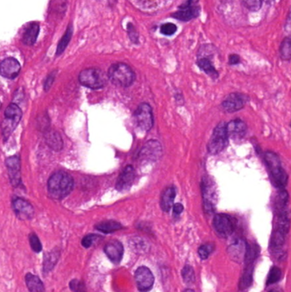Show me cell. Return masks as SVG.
Returning a JSON list of instances; mask_svg holds the SVG:
<instances>
[{
    "label": "cell",
    "instance_id": "1",
    "mask_svg": "<svg viewBox=\"0 0 291 292\" xmlns=\"http://www.w3.org/2000/svg\"><path fill=\"white\" fill-rule=\"evenodd\" d=\"M74 188V180L72 176L59 171L53 173L48 181V192L53 199L61 200L66 198Z\"/></svg>",
    "mask_w": 291,
    "mask_h": 292
},
{
    "label": "cell",
    "instance_id": "2",
    "mask_svg": "<svg viewBox=\"0 0 291 292\" xmlns=\"http://www.w3.org/2000/svg\"><path fill=\"white\" fill-rule=\"evenodd\" d=\"M277 220L275 224L274 230L271 238V248L275 252L280 251L285 242L286 235L289 228V219L286 208L276 209Z\"/></svg>",
    "mask_w": 291,
    "mask_h": 292
},
{
    "label": "cell",
    "instance_id": "3",
    "mask_svg": "<svg viewBox=\"0 0 291 292\" xmlns=\"http://www.w3.org/2000/svg\"><path fill=\"white\" fill-rule=\"evenodd\" d=\"M264 159L266 167L269 170L272 184L277 188L285 187L288 181V176L282 167L278 156L273 152L267 151L264 155Z\"/></svg>",
    "mask_w": 291,
    "mask_h": 292
},
{
    "label": "cell",
    "instance_id": "4",
    "mask_svg": "<svg viewBox=\"0 0 291 292\" xmlns=\"http://www.w3.org/2000/svg\"><path fill=\"white\" fill-rule=\"evenodd\" d=\"M108 77L112 83L122 87H128L133 83L135 75L128 65L118 63L108 69Z\"/></svg>",
    "mask_w": 291,
    "mask_h": 292
},
{
    "label": "cell",
    "instance_id": "5",
    "mask_svg": "<svg viewBox=\"0 0 291 292\" xmlns=\"http://www.w3.org/2000/svg\"><path fill=\"white\" fill-rule=\"evenodd\" d=\"M107 75L98 69H86L81 71L79 80L81 85L91 89L103 88L107 83Z\"/></svg>",
    "mask_w": 291,
    "mask_h": 292
},
{
    "label": "cell",
    "instance_id": "6",
    "mask_svg": "<svg viewBox=\"0 0 291 292\" xmlns=\"http://www.w3.org/2000/svg\"><path fill=\"white\" fill-rule=\"evenodd\" d=\"M228 134L226 123H220L214 128L208 145V150L212 155H216L225 150L228 145Z\"/></svg>",
    "mask_w": 291,
    "mask_h": 292
},
{
    "label": "cell",
    "instance_id": "7",
    "mask_svg": "<svg viewBox=\"0 0 291 292\" xmlns=\"http://www.w3.org/2000/svg\"><path fill=\"white\" fill-rule=\"evenodd\" d=\"M203 209L208 214H213L217 203V189L210 177H204L202 181Z\"/></svg>",
    "mask_w": 291,
    "mask_h": 292
},
{
    "label": "cell",
    "instance_id": "8",
    "mask_svg": "<svg viewBox=\"0 0 291 292\" xmlns=\"http://www.w3.org/2000/svg\"><path fill=\"white\" fill-rule=\"evenodd\" d=\"M22 110L20 109L19 106L15 103H11V105L7 107L5 112V119L1 124L5 139L9 138L11 133L14 131L15 128H17V126L22 119Z\"/></svg>",
    "mask_w": 291,
    "mask_h": 292
},
{
    "label": "cell",
    "instance_id": "9",
    "mask_svg": "<svg viewBox=\"0 0 291 292\" xmlns=\"http://www.w3.org/2000/svg\"><path fill=\"white\" fill-rule=\"evenodd\" d=\"M137 125L143 131H150L154 125V116L151 107L148 103H141L134 113Z\"/></svg>",
    "mask_w": 291,
    "mask_h": 292
},
{
    "label": "cell",
    "instance_id": "10",
    "mask_svg": "<svg viewBox=\"0 0 291 292\" xmlns=\"http://www.w3.org/2000/svg\"><path fill=\"white\" fill-rule=\"evenodd\" d=\"M213 225L219 236L227 238L235 230L236 220L229 214H219L214 216Z\"/></svg>",
    "mask_w": 291,
    "mask_h": 292
},
{
    "label": "cell",
    "instance_id": "11",
    "mask_svg": "<svg viewBox=\"0 0 291 292\" xmlns=\"http://www.w3.org/2000/svg\"><path fill=\"white\" fill-rule=\"evenodd\" d=\"M137 286L140 292H147L152 289L155 278L148 267H139L135 272Z\"/></svg>",
    "mask_w": 291,
    "mask_h": 292
},
{
    "label": "cell",
    "instance_id": "12",
    "mask_svg": "<svg viewBox=\"0 0 291 292\" xmlns=\"http://www.w3.org/2000/svg\"><path fill=\"white\" fill-rule=\"evenodd\" d=\"M161 145L156 140H150L146 143L139 152V157L142 161H157L161 156Z\"/></svg>",
    "mask_w": 291,
    "mask_h": 292
},
{
    "label": "cell",
    "instance_id": "13",
    "mask_svg": "<svg viewBox=\"0 0 291 292\" xmlns=\"http://www.w3.org/2000/svg\"><path fill=\"white\" fill-rule=\"evenodd\" d=\"M247 99L244 95L240 93H231L225 97L221 103V108L224 111L228 113L239 111L243 109Z\"/></svg>",
    "mask_w": 291,
    "mask_h": 292
},
{
    "label": "cell",
    "instance_id": "14",
    "mask_svg": "<svg viewBox=\"0 0 291 292\" xmlns=\"http://www.w3.org/2000/svg\"><path fill=\"white\" fill-rule=\"evenodd\" d=\"M13 209L20 220H30L34 214V210L31 203L23 198H15L13 201Z\"/></svg>",
    "mask_w": 291,
    "mask_h": 292
},
{
    "label": "cell",
    "instance_id": "15",
    "mask_svg": "<svg viewBox=\"0 0 291 292\" xmlns=\"http://www.w3.org/2000/svg\"><path fill=\"white\" fill-rule=\"evenodd\" d=\"M21 65L17 59L13 57L6 59L0 64V75L7 79H15L19 75Z\"/></svg>",
    "mask_w": 291,
    "mask_h": 292
},
{
    "label": "cell",
    "instance_id": "16",
    "mask_svg": "<svg viewBox=\"0 0 291 292\" xmlns=\"http://www.w3.org/2000/svg\"><path fill=\"white\" fill-rule=\"evenodd\" d=\"M246 251H247V243L242 239L237 240L235 242H233L228 247L227 250L228 255L231 260L239 263L244 262Z\"/></svg>",
    "mask_w": 291,
    "mask_h": 292
},
{
    "label": "cell",
    "instance_id": "17",
    "mask_svg": "<svg viewBox=\"0 0 291 292\" xmlns=\"http://www.w3.org/2000/svg\"><path fill=\"white\" fill-rule=\"evenodd\" d=\"M104 252L108 259L114 264H118L122 261L124 248L122 243L117 240H112L105 245Z\"/></svg>",
    "mask_w": 291,
    "mask_h": 292
},
{
    "label": "cell",
    "instance_id": "18",
    "mask_svg": "<svg viewBox=\"0 0 291 292\" xmlns=\"http://www.w3.org/2000/svg\"><path fill=\"white\" fill-rule=\"evenodd\" d=\"M6 167L8 169L11 184L14 187H17L21 182V163L19 157L17 156L9 157L6 160Z\"/></svg>",
    "mask_w": 291,
    "mask_h": 292
},
{
    "label": "cell",
    "instance_id": "19",
    "mask_svg": "<svg viewBox=\"0 0 291 292\" xmlns=\"http://www.w3.org/2000/svg\"><path fill=\"white\" fill-rule=\"evenodd\" d=\"M135 179V170L133 166H127L120 174L119 178L117 180V189L120 192H123L126 190L129 189L133 181Z\"/></svg>",
    "mask_w": 291,
    "mask_h": 292
},
{
    "label": "cell",
    "instance_id": "20",
    "mask_svg": "<svg viewBox=\"0 0 291 292\" xmlns=\"http://www.w3.org/2000/svg\"><path fill=\"white\" fill-rule=\"evenodd\" d=\"M226 131L228 138L234 140L240 139L245 136L247 132V126L240 119H236L226 124Z\"/></svg>",
    "mask_w": 291,
    "mask_h": 292
},
{
    "label": "cell",
    "instance_id": "21",
    "mask_svg": "<svg viewBox=\"0 0 291 292\" xmlns=\"http://www.w3.org/2000/svg\"><path fill=\"white\" fill-rule=\"evenodd\" d=\"M175 197L176 189L174 187H166V189L164 190L161 198V208L163 211H169L173 204Z\"/></svg>",
    "mask_w": 291,
    "mask_h": 292
},
{
    "label": "cell",
    "instance_id": "22",
    "mask_svg": "<svg viewBox=\"0 0 291 292\" xmlns=\"http://www.w3.org/2000/svg\"><path fill=\"white\" fill-rule=\"evenodd\" d=\"M39 26L38 23H33L29 25L22 37V42L26 45H33L35 44L39 36Z\"/></svg>",
    "mask_w": 291,
    "mask_h": 292
},
{
    "label": "cell",
    "instance_id": "23",
    "mask_svg": "<svg viewBox=\"0 0 291 292\" xmlns=\"http://www.w3.org/2000/svg\"><path fill=\"white\" fill-rule=\"evenodd\" d=\"M26 284L30 292H44V284L42 283L40 278L32 273H28L26 275Z\"/></svg>",
    "mask_w": 291,
    "mask_h": 292
},
{
    "label": "cell",
    "instance_id": "24",
    "mask_svg": "<svg viewBox=\"0 0 291 292\" xmlns=\"http://www.w3.org/2000/svg\"><path fill=\"white\" fill-rule=\"evenodd\" d=\"M95 227L103 233H112L122 229V224L114 220H106V221L98 223Z\"/></svg>",
    "mask_w": 291,
    "mask_h": 292
},
{
    "label": "cell",
    "instance_id": "25",
    "mask_svg": "<svg viewBox=\"0 0 291 292\" xmlns=\"http://www.w3.org/2000/svg\"><path fill=\"white\" fill-rule=\"evenodd\" d=\"M253 272H254L253 265H247L239 281V289H247L251 285L253 282Z\"/></svg>",
    "mask_w": 291,
    "mask_h": 292
},
{
    "label": "cell",
    "instance_id": "26",
    "mask_svg": "<svg viewBox=\"0 0 291 292\" xmlns=\"http://www.w3.org/2000/svg\"><path fill=\"white\" fill-rule=\"evenodd\" d=\"M199 12V9L197 7H192L188 9H181V11L176 12L172 15V17L181 20V21H189V20L197 17Z\"/></svg>",
    "mask_w": 291,
    "mask_h": 292
},
{
    "label": "cell",
    "instance_id": "27",
    "mask_svg": "<svg viewBox=\"0 0 291 292\" xmlns=\"http://www.w3.org/2000/svg\"><path fill=\"white\" fill-rule=\"evenodd\" d=\"M197 64L207 75H209L212 78L216 79L218 77L217 70L214 69V65L208 59L202 57V59H198Z\"/></svg>",
    "mask_w": 291,
    "mask_h": 292
},
{
    "label": "cell",
    "instance_id": "28",
    "mask_svg": "<svg viewBox=\"0 0 291 292\" xmlns=\"http://www.w3.org/2000/svg\"><path fill=\"white\" fill-rule=\"evenodd\" d=\"M259 252H260V249H259L258 245H255V244H252V245H248L247 244V251H246L245 257H244V262H245L246 266L253 265L255 259L258 257Z\"/></svg>",
    "mask_w": 291,
    "mask_h": 292
},
{
    "label": "cell",
    "instance_id": "29",
    "mask_svg": "<svg viewBox=\"0 0 291 292\" xmlns=\"http://www.w3.org/2000/svg\"><path fill=\"white\" fill-rule=\"evenodd\" d=\"M73 28L72 26H69V28L67 29L66 33L64 34V37L62 38L61 40L59 42V45H57V49H56V56H59L61 53L64 52V50L66 49L67 46L70 43V39L72 38Z\"/></svg>",
    "mask_w": 291,
    "mask_h": 292
},
{
    "label": "cell",
    "instance_id": "30",
    "mask_svg": "<svg viewBox=\"0 0 291 292\" xmlns=\"http://www.w3.org/2000/svg\"><path fill=\"white\" fill-rule=\"evenodd\" d=\"M59 258V252H51V253L48 254V256H45L44 261V272H48V271L52 269L55 263L57 262Z\"/></svg>",
    "mask_w": 291,
    "mask_h": 292
},
{
    "label": "cell",
    "instance_id": "31",
    "mask_svg": "<svg viewBox=\"0 0 291 292\" xmlns=\"http://www.w3.org/2000/svg\"><path fill=\"white\" fill-rule=\"evenodd\" d=\"M46 139H47L46 142H47L48 145H50V147L53 148L55 150H61L62 146H63V141H62L61 138L59 134L53 132L52 134H48Z\"/></svg>",
    "mask_w": 291,
    "mask_h": 292
},
{
    "label": "cell",
    "instance_id": "32",
    "mask_svg": "<svg viewBox=\"0 0 291 292\" xmlns=\"http://www.w3.org/2000/svg\"><path fill=\"white\" fill-rule=\"evenodd\" d=\"M182 277L186 284H192L195 282V272L192 266L186 265L182 269Z\"/></svg>",
    "mask_w": 291,
    "mask_h": 292
},
{
    "label": "cell",
    "instance_id": "33",
    "mask_svg": "<svg viewBox=\"0 0 291 292\" xmlns=\"http://www.w3.org/2000/svg\"><path fill=\"white\" fill-rule=\"evenodd\" d=\"M281 277H282L281 270L277 267H272L271 271H270L269 275L267 277L266 285H270V284L277 283V282L280 280Z\"/></svg>",
    "mask_w": 291,
    "mask_h": 292
},
{
    "label": "cell",
    "instance_id": "34",
    "mask_svg": "<svg viewBox=\"0 0 291 292\" xmlns=\"http://www.w3.org/2000/svg\"><path fill=\"white\" fill-rule=\"evenodd\" d=\"M281 56L284 60L290 59V40L289 38H286L283 41L280 48Z\"/></svg>",
    "mask_w": 291,
    "mask_h": 292
},
{
    "label": "cell",
    "instance_id": "35",
    "mask_svg": "<svg viewBox=\"0 0 291 292\" xmlns=\"http://www.w3.org/2000/svg\"><path fill=\"white\" fill-rule=\"evenodd\" d=\"M29 242H30L31 248L34 252L39 253L42 251V245L39 241V238L36 234L32 233L29 236Z\"/></svg>",
    "mask_w": 291,
    "mask_h": 292
},
{
    "label": "cell",
    "instance_id": "36",
    "mask_svg": "<svg viewBox=\"0 0 291 292\" xmlns=\"http://www.w3.org/2000/svg\"><path fill=\"white\" fill-rule=\"evenodd\" d=\"M243 2L250 11L257 12L261 9L263 0H243Z\"/></svg>",
    "mask_w": 291,
    "mask_h": 292
},
{
    "label": "cell",
    "instance_id": "37",
    "mask_svg": "<svg viewBox=\"0 0 291 292\" xmlns=\"http://www.w3.org/2000/svg\"><path fill=\"white\" fill-rule=\"evenodd\" d=\"M176 31H177V26L173 23H165L161 27V34L166 35V36H171L172 34H175Z\"/></svg>",
    "mask_w": 291,
    "mask_h": 292
},
{
    "label": "cell",
    "instance_id": "38",
    "mask_svg": "<svg viewBox=\"0 0 291 292\" xmlns=\"http://www.w3.org/2000/svg\"><path fill=\"white\" fill-rule=\"evenodd\" d=\"M214 250V246L212 245H203L198 250V254L201 259L205 260L208 258L211 252Z\"/></svg>",
    "mask_w": 291,
    "mask_h": 292
},
{
    "label": "cell",
    "instance_id": "39",
    "mask_svg": "<svg viewBox=\"0 0 291 292\" xmlns=\"http://www.w3.org/2000/svg\"><path fill=\"white\" fill-rule=\"evenodd\" d=\"M70 286L74 292H86V287H85L83 282L78 280V279H74V280L71 281Z\"/></svg>",
    "mask_w": 291,
    "mask_h": 292
},
{
    "label": "cell",
    "instance_id": "40",
    "mask_svg": "<svg viewBox=\"0 0 291 292\" xmlns=\"http://www.w3.org/2000/svg\"><path fill=\"white\" fill-rule=\"evenodd\" d=\"M99 238L100 237L98 235H96V234H89V235L84 237L81 244L83 245V247L90 248L93 245V243Z\"/></svg>",
    "mask_w": 291,
    "mask_h": 292
},
{
    "label": "cell",
    "instance_id": "41",
    "mask_svg": "<svg viewBox=\"0 0 291 292\" xmlns=\"http://www.w3.org/2000/svg\"><path fill=\"white\" fill-rule=\"evenodd\" d=\"M54 79H55V73H52V74H50V75L48 76L46 81L44 82V90H45V91L50 89V86H51L53 81H54Z\"/></svg>",
    "mask_w": 291,
    "mask_h": 292
},
{
    "label": "cell",
    "instance_id": "42",
    "mask_svg": "<svg viewBox=\"0 0 291 292\" xmlns=\"http://www.w3.org/2000/svg\"><path fill=\"white\" fill-rule=\"evenodd\" d=\"M128 34H129V36H130L131 39L133 42H136L138 40V34L135 32V29H134L132 24H129V27H128Z\"/></svg>",
    "mask_w": 291,
    "mask_h": 292
},
{
    "label": "cell",
    "instance_id": "43",
    "mask_svg": "<svg viewBox=\"0 0 291 292\" xmlns=\"http://www.w3.org/2000/svg\"><path fill=\"white\" fill-rule=\"evenodd\" d=\"M184 207L181 203H176L173 205V214L175 215H180L183 212Z\"/></svg>",
    "mask_w": 291,
    "mask_h": 292
},
{
    "label": "cell",
    "instance_id": "44",
    "mask_svg": "<svg viewBox=\"0 0 291 292\" xmlns=\"http://www.w3.org/2000/svg\"><path fill=\"white\" fill-rule=\"evenodd\" d=\"M240 61V59L238 55H230L229 56V64L230 65H235V64H238Z\"/></svg>",
    "mask_w": 291,
    "mask_h": 292
},
{
    "label": "cell",
    "instance_id": "45",
    "mask_svg": "<svg viewBox=\"0 0 291 292\" xmlns=\"http://www.w3.org/2000/svg\"><path fill=\"white\" fill-rule=\"evenodd\" d=\"M269 292H283V291H282V290H281L280 289H277V288H276V289H271V290H270Z\"/></svg>",
    "mask_w": 291,
    "mask_h": 292
},
{
    "label": "cell",
    "instance_id": "46",
    "mask_svg": "<svg viewBox=\"0 0 291 292\" xmlns=\"http://www.w3.org/2000/svg\"><path fill=\"white\" fill-rule=\"evenodd\" d=\"M184 292H195L194 290H193V289H186V290H185V291Z\"/></svg>",
    "mask_w": 291,
    "mask_h": 292
},
{
    "label": "cell",
    "instance_id": "47",
    "mask_svg": "<svg viewBox=\"0 0 291 292\" xmlns=\"http://www.w3.org/2000/svg\"><path fill=\"white\" fill-rule=\"evenodd\" d=\"M264 1H265V2H266V3H271V2H272L273 0H264Z\"/></svg>",
    "mask_w": 291,
    "mask_h": 292
},
{
    "label": "cell",
    "instance_id": "48",
    "mask_svg": "<svg viewBox=\"0 0 291 292\" xmlns=\"http://www.w3.org/2000/svg\"><path fill=\"white\" fill-rule=\"evenodd\" d=\"M0 106H1V103H0Z\"/></svg>",
    "mask_w": 291,
    "mask_h": 292
}]
</instances>
